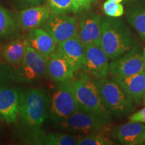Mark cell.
I'll list each match as a JSON object with an SVG mask.
<instances>
[{"instance_id":"1","label":"cell","mask_w":145,"mask_h":145,"mask_svg":"<svg viewBox=\"0 0 145 145\" xmlns=\"http://www.w3.org/2000/svg\"><path fill=\"white\" fill-rule=\"evenodd\" d=\"M116 18H101L100 47L108 59L114 60L135 46V39L129 28Z\"/></svg>"},{"instance_id":"2","label":"cell","mask_w":145,"mask_h":145,"mask_svg":"<svg viewBox=\"0 0 145 145\" xmlns=\"http://www.w3.org/2000/svg\"><path fill=\"white\" fill-rule=\"evenodd\" d=\"M105 108L111 116L122 117L134 111L133 99L115 80L101 78L94 81Z\"/></svg>"},{"instance_id":"3","label":"cell","mask_w":145,"mask_h":145,"mask_svg":"<svg viewBox=\"0 0 145 145\" xmlns=\"http://www.w3.org/2000/svg\"><path fill=\"white\" fill-rule=\"evenodd\" d=\"M49 100L46 91L33 88L21 94L20 115L30 129L37 131L48 116Z\"/></svg>"},{"instance_id":"4","label":"cell","mask_w":145,"mask_h":145,"mask_svg":"<svg viewBox=\"0 0 145 145\" xmlns=\"http://www.w3.org/2000/svg\"><path fill=\"white\" fill-rule=\"evenodd\" d=\"M79 110L112 121V116L105 108L94 81L88 75H83L73 81Z\"/></svg>"},{"instance_id":"5","label":"cell","mask_w":145,"mask_h":145,"mask_svg":"<svg viewBox=\"0 0 145 145\" xmlns=\"http://www.w3.org/2000/svg\"><path fill=\"white\" fill-rule=\"evenodd\" d=\"M79 110L73 82L63 81L52 95L50 104V116L52 120L61 122Z\"/></svg>"},{"instance_id":"6","label":"cell","mask_w":145,"mask_h":145,"mask_svg":"<svg viewBox=\"0 0 145 145\" xmlns=\"http://www.w3.org/2000/svg\"><path fill=\"white\" fill-rule=\"evenodd\" d=\"M110 123L103 118L79 110L59 124L63 129L75 133L86 135L94 134L108 135L111 130Z\"/></svg>"},{"instance_id":"7","label":"cell","mask_w":145,"mask_h":145,"mask_svg":"<svg viewBox=\"0 0 145 145\" xmlns=\"http://www.w3.org/2000/svg\"><path fill=\"white\" fill-rule=\"evenodd\" d=\"M48 59L28 45L22 61L15 71L16 78L31 82L44 77L47 74Z\"/></svg>"},{"instance_id":"8","label":"cell","mask_w":145,"mask_h":145,"mask_svg":"<svg viewBox=\"0 0 145 145\" xmlns=\"http://www.w3.org/2000/svg\"><path fill=\"white\" fill-rule=\"evenodd\" d=\"M145 71V58L138 46L112 60L109 64V72L114 77H126Z\"/></svg>"},{"instance_id":"9","label":"cell","mask_w":145,"mask_h":145,"mask_svg":"<svg viewBox=\"0 0 145 145\" xmlns=\"http://www.w3.org/2000/svg\"><path fill=\"white\" fill-rule=\"evenodd\" d=\"M43 28L52 36L57 44L79 34L77 19L67 14L51 13L43 24Z\"/></svg>"},{"instance_id":"10","label":"cell","mask_w":145,"mask_h":145,"mask_svg":"<svg viewBox=\"0 0 145 145\" xmlns=\"http://www.w3.org/2000/svg\"><path fill=\"white\" fill-rule=\"evenodd\" d=\"M108 57L99 46H86L83 70L97 79L106 78L109 73Z\"/></svg>"},{"instance_id":"11","label":"cell","mask_w":145,"mask_h":145,"mask_svg":"<svg viewBox=\"0 0 145 145\" xmlns=\"http://www.w3.org/2000/svg\"><path fill=\"white\" fill-rule=\"evenodd\" d=\"M21 93L15 88L0 86V118L8 124L16 122L20 114Z\"/></svg>"},{"instance_id":"12","label":"cell","mask_w":145,"mask_h":145,"mask_svg":"<svg viewBox=\"0 0 145 145\" xmlns=\"http://www.w3.org/2000/svg\"><path fill=\"white\" fill-rule=\"evenodd\" d=\"M101 22L100 16L94 12H88L80 18L78 34L85 47L91 44L100 46Z\"/></svg>"},{"instance_id":"13","label":"cell","mask_w":145,"mask_h":145,"mask_svg":"<svg viewBox=\"0 0 145 145\" xmlns=\"http://www.w3.org/2000/svg\"><path fill=\"white\" fill-rule=\"evenodd\" d=\"M57 50L67 60L75 72L83 69L86 47L81 42L79 34L57 44Z\"/></svg>"},{"instance_id":"14","label":"cell","mask_w":145,"mask_h":145,"mask_svg":"<svg viewBox=\"0 0 145 145\" xmlns=\"http://www.w3.org/2000/svg\"><path fill=\"white\" fill-rule=\"evenodd\" d=\"M50 14L51 11L48 5H40L24 8L18 14V24L23 30L30 31L44 24Z\"/></svg>"},{"instance_id":"15","label":"cell","mask_w":145,"mask_h":145,"mask_svg":"<svg viewBox=\"0 0 145 145\" xmlns=\"http://www.w3.org/2000/svg\"><path fill=\"white\" fill-rule=\"evenodd\" d=\"M74 72L71 65L57 49L48 57L47 74L53 81L63 82L71 80Z\"/></svg>"},{"instance_id":"16","label":"cell","mask_w":145,"mask_h":145,"mask_svg":"<svg viewBox=\"0 0 145 145\" xmlns=\"http://www.w3.org/2000/svg\"><path fill=\"white\" fill-rule=\"evenodd\" d=\"M27 40L29 46L47 58L57 49V44L44 28H36L30 30Z\"/></svg>"},{"instance_id":"17","label":"cell","mask_w":145,"mask_h":145,"mask_svg":"<svg viewBox=\"0 0 145 145\" xmlns=\"http://www.w3.org/2000/svg\"><path fill=\"white\" fill-rule=\"evenodd\" d=\"M28 43L27 39H18L5 43L0 48V60L17 69L22 61Z\"/></svg>"},{"instance_id":"18","label":"cell","mask_w":145,"mask_h":145,"mask_svg":"<svg viewBox=\"0 0 145 145\" xmlns=\"http://www.w3.org/2000/svg\"><path fill=\"white\" fill-rule=\"evenodd\" d=\"M145 129V123L128 122L114 127L110 135L121 144L136 145Z\"/></svg>"},{"instance_id":"19","label":"cell","mask_w":145,"mask_h":145,"mask_svg":"<svg viewBox=\"0 0 145 145\" xmlns=\"http://www.w3.org/2000/svg\"><path fill=\"white\" fill-rule=\"evenodd\" d=\"M126 93L135 101L139 103L145 93V71L126 77H114Z\"/></svg>"},{"instance_id":"20","label":"cell","mask_w":145,"mask_h":145,"mask_svg":"<svg viewBox=\"0 0 145 145\" xmlns=\"http://www.w3.org/2000/svg\"><path fill=\"white\" fill-rule=\"evenodd\" d=\"M78 138L63 133L40 134L35 132L29 140L33 144L40 145H76Z\"/></svg>"},{"instance_id":"21","label":"cell","mask_w":145,"mask_h":145,"mask_svg":"<svg viewBox=\"0 0 145 145\" xmlns=\"http://www.w3.org/2000/svg\"><path fill=\"white\" fill-rule=\"evenodd\" d=\"M127 18L134 30L145 41V5L132 8L128 12Z\"/></svg>"},{"instance_id":"22","label":"cell","mask_w":145,"mask_h":145,"mask_svg":"<svg viewBox=\"0 0 145 145\" xmlns=\"http://www.w3.org/2000/svg\"><path fill=\"white\" fill-rule=\"evenodd\" d=\"M15 27V21L11 14L0 5V39L12 34Z\"/></svg>"},{"instance_id":"23","label":"cell","mask_w":145,"mask_h":145,"mask_svg":"<svg viewBox=\"0 0 145 145\" xmlns=\"http://www.w3.org/2000/svg\"><path fill=\"white\" fill-rule=\"evenodd\" d=\"M77 144L79 145H112L114 143L108 137V135L101 134L88 135L79 138Z\"/></svg>"},{"instance_id":"24","label":"cell","mask_w":145,"mask_h":145,"mask_svg":"<svg viewBox=\"0 0 145 145\" xmlns=\"http://www.w3.org/2000/svg\"><path fill=\"white\" fill-rule=\"evenodd\" d=\"M51 13L67 14L73 12L74 8L71 0H46Z\"/></svg>"},{"instance_id":"25","label":"cell","mask_w":145,"mask_h":145,"mask_svg":"<svg viewBox=\"0 0 145 145\" xmlns=\"http://www.w3.org/2000/svg\"><path fill=\"white\" fill-rule=\"evenodd\" d=\"M105 14L109 17L119 18L124 14V7L120 3L114 2L108 0L103 5Z\"/></svg>"},{"instance_id":"26","label":"cell","mask_w":145,"mask_h":145,"mask_svg":"<svg viewBox=\"0 0 145 145\" xmlns=\"http://www.w3.org/2000/svg\"><path fill=\"white\" fill-rule=\"evenodd\" d=\"M14 79H16V75L12 67L0 60V86H5Z\"/></svg>"},{"instance_id":"27","label":"cell","mask_w":145,"mask_h":145,"mask_svg":"<svg viewBox=\"0 0 145 145\" xmlns=\"http://www.w3.org/2000/svg\"><path fill=\"white\" fill-rule=\"evenodd\" d=\"M73 5L74 12H82L89 10L91 0H71Z\"/></svg>"},{"instance_id":"28","label":"cell","mask_w":145,"mask_h":145,"mask_svg":"<svg viewBox=\"0 0 145 145\" xmlns=\"http://www.w3.org/2000/svg\"><path fill=\"white\" fill-rule=\"evenodd\" d=\"M130 122L145 123V108L141 109L140 110L132 114L128 118Z\"/></svg>"},{"instance_id":"29","label":"cell","mask_w":145,"mask_h":145,"mask_svg":"<svg viewBox=\"0 0 145 145\" xmlns=\"http://www.w3.org/2000/svg\"><path fill=\"white\" fill-rule=\"evenodd\" d=\"M17 1L21 6L30 8L32 6H36V5H43L45 0H17Z\"/></svg>"},{"instance_id":"30","label":"cell","mask_w":145,"mask_h":145,"mask_svg":"<svg viewBox=\"0 0 145 145\" xmlns=\"http://www.w3.org/2000/svg\"><path fill=\"white\" fill-rule=\"evenodd\" d=\"M137 144H145V129L139 138Z\"/></svg>"},{"instance_id":"31","label":"cell","mask_w":145,"mask_h":145,"mask_svg":"<svg viewBox=\"0 0 145 145\" xmlns=\"http://www.w3.org/2000/svg\"><path fill=\"white\" fill-rule=\"evenodd\" d=\"M110 1H114V2H116V3H121L123 0H110Z\"/></svg>"},{"instance_id":"32","label":"cell","mask_w":145,"mask_h":145,"mask_svg":"<svg viewBox=\"0 0 145 145\" xmlns=\"http://www.w3.org/2000/svg\"><path fill=\"white\" fill-rule=\"evenodd\" d=\"M143 99H144V106H145V93H144V95H143Z\"/></svg>"},{"instance_id":"33","label":"cell","mask_w":145,"mask_h":145,"mask_svg":"<svg viewBox=\"0 0 145 145\" xmlns=\"http://www.w3.org/2000/svg\"><path fill=\"white\" fill-rule=\"evenodd\" d=\"M144 58H145V49L144 50Z\"/></svg>"},{"instance_id":"34","label":"cell","mask_w":145,"mask_h":145,"mask_svg":"<svg viewBox=\"0 0 145 145\" xmlns=\"http://www.w3.org/2000/svg\"><path fill=\"white\" fill-rule=\"evenodd\" d=\"M95 1V0H91V2H94Z\"/></svg>"}]
</instances>
